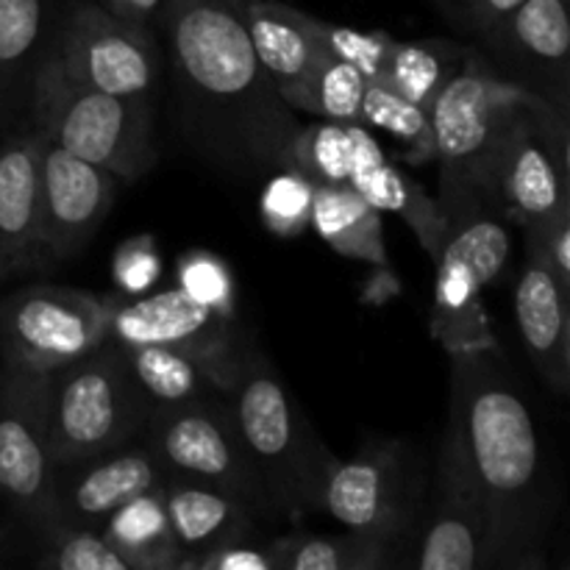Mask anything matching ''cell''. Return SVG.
<instances>
[{"instance_id": "1", "label": "cell", "mask_w": 570, "mask_h": 570, "mask_svg": "<svg viewBox=\"0 0 570 570\" xmlns=\"http://www.w3.org/2000/svg\"><path fill=\"white\" fill-rule=\"evenodd\" d=\"M159 31L184 145L239 178L293 170L301 122L262 70L239 14L215 0H167Z\"/></svg>"}, {"instance_id": "2", "label": "cell", "mask_w": 570, "mask_h": 570, "mask_svg": "<svg viewBox=\"0 0 570 570\" xmlns=\"http://www.w3.org/2000/svg\"><path fill=\"white\" fill-rule=\"evenodd\" d=\"M445 438L454 443L493 529L495 570L540 568L557 512L538 417L499 348L454 354Z\"/></svg>"}, {"instance_id": "3", "label": "cell", "mask_w": 570, "mask_h": 570, "mask_svg": "<svg viewBox=\"0 0 570 570\" xmlns=\"http://www.w3.org/2000/svg\"><path fill=\"white\" fill-rule=\"evenodd\" d=\"M223 399L232 406L245 451L278 518L301 521L321 510L323 488L340 456L312 429L259 351H239L232 387Z\"/></svg>"}, {"instance_id": "4", "label": "cell", "mask_w": 570, "mask_h": 570, "mask_svg": "<svg viewBox=\"0 0 570 570\" xmlns=\"http://www.w3.org/2000/svg\"><path fill=\"white\" fill-rule=\"evenodd\" d=\"M445 234L434 259L432 337L449 356L493 351V326L484 309V289L504 271L512 250L507 217L476 193H438Z\"/></svg>"}, {"instance_id": "5", "label": "cell", "mask_w": 570, "mask_h": 570, "mask_svg": "<svg viewBox=\"0 0 570 570\" xmlns=\"http://www.w3.org/2000/svg\"><path fill=\"white\" fill-rule=\"evenodd\" d=\"M154 111L67 76L56 56V42L31 78L28 122L48 142L104 167L122 181L142 178L159 159Z\"/></svg>"}, {"instance_id": "6", "label": "cell", "mask_w": 570, "mask_h": 570, "mask_svg": "<svg viewBox=\"0 0 570 570\" xmlns=\"http://www.w3.org/2000/svg\"><path fill=\"white\" fill-rule=\"evenodd\" d=\"M154 406L128 367L126 351L106 337L89 354L48 373V434L56 468L131 445Z\"/></svg>"}, {"instance_id": "7", "label": "cell", "mask_w": 570, "mask_h": 570, "mask_svg": "<svg viewBox=\"0 0 570 570\" xmlns=\"http://www.w3.org/2000/svg\"><path fill=\"white\" fill-rule=\"evenodd\" d=\"M142 438L165 479L223 490L243 501L259 521L278 518L223 395L159 406L150 412Z\"/></svg>"}, {"instance_id": "8", "label": "cell", "mask_w": 570, "mask_h": 570, "mask_svg": "<svg viewBox=\"0 0 570 570\" xmlns=\"http://www.w3.org/2000/svg\"><path fill=\"white\" fill-rule=\"evenodd\" d=\"M538 95L501 76L493 61L476 48H465L462 70L445 83L432 106L434 161L440 165V189H468L479 195L495 145L518 115Z\"/></svg>"}, {"instance_id": "9", "label": "cell", "mask_w": 570, "mask_h": 570, "mask_svg": "<svg viewBox=\"0 0 570 570\" xmlns=\"http://www.w3.org/2000/svg\"><path fill=\"white\" fill-rule=\"evenodd\" d=\"M568 111L538 98L512 120L488 161L479 198L529 228L570 206Z\"/></svg>"}, {"instance_id": "10", "label": "cell", "mask_w": 570, "mask_h": 570, "mask_svg": "<svg viewBox=\"0 0 570 570\" xmlns=\"http://www.w3.org/2000/svg\"><path fill=\"white\" fill-rule=\"evenodd\" d=\"M321 510L351 532L404 549L426 510L421 454L399 438L365 440L351 460H337L328 473Z\"/></svg>"}, {"instance_id": "11", "label": "cell", "mask_w": 570, "mask_h": 570, "mask_svg": "<svg viewBox=\"0 0 570 570\" xmlns=\"http://www.w3.org/2000/svg\"><path fill=\"white\" fill-rule=\"evenodd\" d=\"M61 70L83 87L156 109L161 53L156 33L111 14L104 3L76 0L56 28Z\"/></svg>"}, {"instance_id": "12", "label": "cell", "mask_w": 570, "mask_h": 570, "mask_svg": "<svg viewBox=\"0 0 570 570\" xmlns=\"http://www.w3.org/2000/svg\"><path fill=\"white\" fill-rule=\"evenodd\" d=\"M111 295L59 284H31L0 301V360L50 373L109 337Z\"/></svg>"}, {"instance_id": "13", "label": "cell", "mask_w": 570, "mask_h": 570, "mask_svg": "<svg viewBox=\"0 0 570 570\" xmlns=\"http://www.w3.org/2000/svg\"><path fill=\"white\" fill-rule=\"evenodd\" d=\"M56 484L48 373L0 365V499L39 532L56 518Z\"/></svg>"}, {"instance_id": "14", "label": "cell", "mask_w": 570, "mask_h": 570, "mask_svg": "<svg viewBox=\"0 0 570 570\" xmlns=\"http://www.w3.org/2000/svg\"><path fill=\"white\" fill-rule=\"evenodd\" d=\"M109 337L120 345H165L187 351L223 379L226 393L243 351L237 340V317L220 315L181 287L150 295H111Z\"/></svg>"}, {"instance_id": "15", "label": "cell", "mask_w": 570, "mask_h": 570, "mask_svg": "<svg viewBox=\"0 0 570 570\" xmlns=\"http://www.w3.org/2000/svg\"><path fill=\"white\" fill-rule=\"evenodd\" d=\"M415 534L417 551L406 566L417 570H495L488 510L445 434L434 468V499L423 510Z\"/></svg>"}, {"instance_id": "16", "label": "cell", "mask_w": 570, "mask_h": 570, "mask_svg": "<svg viewBox=\"0 0 570 570\" xmlns=\"http://www.w3.org/2000/svg\"><path fill=\"white\" fill-rule=\"evenodd\" d=\"M482 53L518 87L568 111L570 104V17L568 0H523L490 28Z\"/></svg>"}, {"instance_id": "17", "label": "cell", "mask_w": 570, "mask_h": 570, "mask_svg": "<svg viewBox=\"0 0 570 570\" xmlns=\"http://www.w3.org/2000/svg\"><path fill=\"white\" fill-rule=\"evenodd\" d=\"M39 181L45 267L53 271L87 248L89 239L104 226L115 204L117 178L42 137Z\"/></svg>"}, {"instance_id": "18", "label": "cell", "mask_w": 570, "mask_h": 570, "mask_svg": "<svg viewBox=\"0 0 570 570\" xmlns=\"http://www.w3.org/2000/svg\"><path fill=\"white\" fill-rule=\"evenodd\" d=\"M14 128L0 139V282L48 273L42 243V134Z\"/></svg>"}, {"instance_id": "19", "label": "cell", "mask_w": 570, "mask_h": 570, "mask_svg": "<svg viewBox=\"0 0 570 570\" xmlns=\"http://www.w3.org/2000/svg\"><path fill=\"white\" fill-rule=\"evenodd\" d=\"M161 482L165 471L148 445H122L109 454L61 468L53 521L100 527L117 507Z\"/></svg>"}, {"instance_id": "20", "label": "cell", "mask_w": 570, "mask_h": 570, "mask_svg": "<svg viewBox=\"0 0 570 570\" xmlns=\"http://www.w3.org/2000/svg\"><path fill=\"white\" fill-rule=\"evenodd\" d=\"M515 323L540 379L560 399L570 393V289L534 250L515 282Z\"/></svg>"}, {"instance_id": "21", "label": "cell", "mask_w": 570, "mask_h": 570, "mask_svg": "<svg viewBox=\"0 0 570 570\" xmlns=\"http://www.w3.org/2000/svg\"><path fill=\"white\" fill-rule=\"evenodd\" d=\"M262 70L293 109L326 50L312 31V14L278 0H250L239 14Z\"/></svg>"}, {"instance_id": "22", "label": "cell", "mask_w": 570, "mask_h": 570, "mask_svg": "<svg viewBox=\"0 0 570 570\" xmlns=\"http://www.w3.org/2000/svg\"><path fill=\"white\" fill-rule=\"evenodd\" d=\"M348 184L373 209L401 217L415 232L417 243L432 256V262L438 259L440 243H443L445 234V220L438 198H432L423 184H417L415 178L399 170L387 159L371 128L365 126H360V131H356L354 167H351Z\"/></svg>"}, {"instance_id": "23", "label": "cell", "mask_w": 570, "mask_h": 570, "mask_svg": "<svg viewBox=\"0 0 570 570\" xmlns=\"http://www.w3.org/2000/svg\"><path fill=\"white\" fill-rule=\"evenodd\" d=\"M56 0H0V126L28 115L31 78L56 42Z\"/></svg>"}, {"instance_id": "24", "label": "cell", "mask_w": 570, "mask_h": 570, "mask_svg": "<svg viewBox=\"0 0 570 570\" xmlns=\"http://www.w3.org/2000/svg\"><path fill=\"white\" fill-rule=\"evenodd\" d=\"M161 490H165V507L173 534H176L178 546L187 557L204 554L217 546L232 543V540L256 534L259 518L243 501L223 493V490L181 482V479H165Z\"/></svg>"}, {"instance_id": "25", "label": "cell", "mask_w": 570, "mask_h": 570, "mask_svg": "<svg viewBox=\"0 0 570 570\" xmlns=\"http://www.w3.org/2000/svg\"><path fill=\"white\" fill-rule=\"evenodd\" d=\"M309 226L345 259L387 265L382 212L373 209L351 184H315Z\"/></svg>"}, {"instance_id": "26", "label": "cell", "mask_w": 570, "mask_h": 570, "mask_svg": "<svg viewBox=\"0 0 570 570\" xmlns=\"http://www.w3.org/2000/svg\"><path fill=\"white\" fill-rule=\"evenodd\" d=\"M100 529L131 570H181L184 551L173 534L161 484L117 507Z\"/></svg>"}, {"instance_id": "27", "label": "cell", "mask_w": 570, "mask_h": 570, "mask_svg": "<svg viewBox=\"0 0 570 570\" xmlns=\"http://www.w3.org/2000/svg\"><path fill=\"white\" fill-rule=\"evenodd\" d=\"M134 382L154 410L187 404L204 395H223V379L187 351L165 345H122Z\"/></svg>"}, {"instance_id": "28", "label": "cell", "mask_w": 570, "mask_h": 570, "mask_svg": "<svg viewBox=\"0 0 570 570\" xmlns=\"http://www.w3.org/2000/svg\"><path fill=\"white\" fill-rule=\"evenodd\" d=\"M278 570H387L401 566V546L373 534H293L273 540Z\"/></svg>"}, {"instance_id": "29", "label": "cell", "mask_w": 570, "mask_h": 570, "mask_svg": "<svg viewBox=\"0 0 570 570\" xmlns=\"http://www.w3.org/2000/svg\"><path fill=\"white\" fill-rule=\"evenodd\" d=\"M462 61H465V45L451 39H415V42L395 39L379 81H387L395 92L432 111L445 83L462 70Z\"/></svg>"}, {"instance_id": "30", "label": "cell", "mask_w": 570, "mask_h": 570, "mask_svg": "<svg viewBox=\"0 0 570 570\" xmlns=\"http://www.w3.org/2000/svg\"><path fill=\"white\" fill-rule=\"evenodd\" d=\"M362 126L371 131L379 128L399 139V159H404L406 165L423 167L434 161L432 115L395 92L387 81H367L365 98H362Z\"/></svg>"}, {"instance_id": "31", "label": "cell", "mask_w": 570, "mask_h": 570, "mask_svg": "<svg viewBox=\"0 0 570 570\" xmlns=\"http://www.w3.org/2000/svg\"><path fill=\"white\" fill-rule=\"evenodd\" d=\"M360 126L334 120L301 126L293 139V170L312 184H348Z\"/></svg>"}, {"instance_id": "32", "label": "cell", "mask_w": 570, "mask_h": 570, "mask_svg": "<svg viewBox=\"0 0 570 570\" xmlns=\"http://www.w3.org/2000/svg\"><path fill=\"white\" fill-rule=\"evenodd\" d=\"M42 554L37 568L50 570H131L100 527L53 521L39 529Z\"/></svg>"}, {"instance_id": "33", "label": "cell", "mask_w": 570, "mask_h": 570, "mask_svg": "<svg viewBox=\"0 0 570 570\" xmlns=\"http://www.w3.org/2000/svg\"><path fill=\"white\" fill-rule=\"evenodd\" d=\"M367 78L356 67L323 53L304 92L295 98L293 109L334 122H362V98Z\"/></svg>"}, {"instance_id": "34", "label": "cell", "mask_w": 570, "mask_h": 570, "mask_svg": "<svg viewBox=\"0 0 570 570\" xmlns=\"http://www.w3.org/2000/svg\"><path fill=\"white\" fill-rule=\"evenodd\" d=\"M312 189L315 184L298 170L273 173L259 198V215L267 232L282 239L301 237L309 228Z\"/></svg>"}, {"instance_id": "35", "label": "cell", "mask_w": 570, "mask_h": 570, "mask_svg": "<svg viewBox=\"0 0 570 570\" xmlns=\"http://www.w3.org/2000/svg\"><path fill=\"white\" fill-rule=\"evenodd\" d=\"M312 31L328 56L356 67L367 81H379L384 76L395 42L387 31H360V28L334 26L321 17H312Z\"/></svg>"}, {"instance_id": "36", "label": "cell", "mask_w": 570, "mask_h": 570, "mask_svg": "<svg viewBox=\"0 0 570 570\" xmlns=\"http://www.w3.org/2000/svg\"><path fill=\"white\" fill-rule=\"evenodd\" d=\"M176 282L184 293L200 304L212 306L220 315L237 317V287L226 259L212 250H187L176 265Z\"/></svg>"}, {"instance_id": "37", "label": "cell", "mask_w": 570, "mask_h": 570, "mask_svg": "<svg viewBox=\"0 0 570 570\" xmlns=\"http://www.w3.org/2000/svg\"><path fill=\"white\" fill-rule=\"evenodd\" d=\"M111 273H115L117 287L126 295L148 293L161 276V256L159 250H156L154 237L137 234V237L126 239V243L115 250Z\"/></svg>"}, {"instance_id": "38", "label": "cell", "mask_w": 570, "mask_h": 570, "mask_svg": "<svg viewBox=\"0 0 570 570\" xmlns=\"http://www.w3.org/2000/svg\"><path fill=\"white\" fill-rule=\"evenodd\" d=\"M184 570H278V562L273 540H256V534H250L204 554L187 557Z\"/></svg>"}, {"instance_id": "39", "label": "cell", "mask_w": 570, "mask_h": 570, "mask_svg": "<svg viewBox=\"0 0 570 570\" xmlns=\"http://www.w3.org/2000/svg\"><path fill=\"white\" fill-rule=\"evenodd\" d=\"M523 234H527V248L543 256L546 265L570 289V206L551 215L549 220L523 228Z\"/></svg>"}, {"instance_id": "40", "label": "cell", "mask_w": 570, "mask_h": 570, "mask_svg": "<svg viewBox=\"0 0 570 570\" xmlns=\"http://www.w3.org/2000/svg\"><path fill=\"white\" fill-rule=\"evenodd\" d=\"M523 0H460V14L456 20L473 31L476 37H484L493 26H499L510 11H515Z\"/></svg>"}, {"instance_id": "41", "label": "cell", "mask_w": 570, "mask_h": 570, "mask_svg": "<svg viewBox=\"0 0 570 570\" xmlns=\"http://www.w3.org/2000/svg\"><path fill=\"white\" fill-rule=\"evenodd\" d=\"M106 9L120 20L131 22V26L142 28V31L156 33L161 28V17H165L167 0H104Z\"/></svg>"}, {"instance_id": "42", "label": "cell", "mask_w": 570, "mask_h": 570, "mask_svg": "<svg viewBox=\"0 0 570 570\" xmlns=\"http://www.w3.org/2000/svg\"><path fill=\"white\" fill-rule=\"evenodd\" d=\"M434 6H440V9H443L449 17H454V20L456 14H460V0H434Z\"/></svg>"}, {"instance_id": "43", "label": "cell", "mask_w": 570, "mask_h": 570, "mask_svg": "<svg viewBox=\"0 0 570 570\" xmlns=\"http://www.w3.org/2000/svg\"><path fill=\"white\" fill-rule=\"evenodd\" d=\"M215 3L226 6V9L234 11V14H243V9L250 3V0H215Z\"/></svg>"}]
</instances>
